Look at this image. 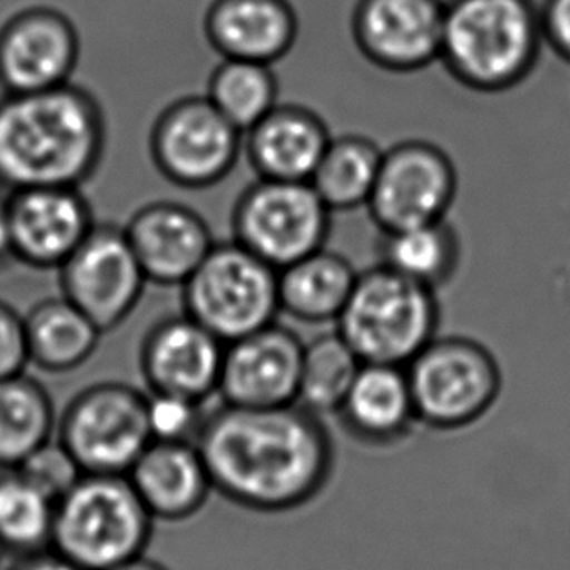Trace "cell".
I'll return each instance as SVG.
<instances>
[{
	"mask_svg": "<svg viewBox=\"0 0 570 570\" xmlns=\"http://www.w3.org/2000/svg\"><path fill=\"white\" fill-rule=\"evenodd\" d=\"M214 491L261 514H285L317 500L331 483L336 450L323 416L302 404L206 412L196 442Z\"/></svg>",
	"mask_w": 570,
	"mask_h": 570,
	"instance_id": "6da1fadb",
	"label": "cell"
},
{
	"mask_svg": "<svg viewBox=\"0 0 570 570\" xmlns=\"http://www.w3.org/2000/svg\"><path fill=\"white\" fill-rule=\"evenodd\" d=\"M108 127L75 82L0 95V186L9 191L88 183L102 165Z\"/></svg>",
	"mask_w": 570,
	"mask_h": 570,
	"instance_id": "7a4b0ae2",
	"label": "cell"
},
{
	"mask_svg": "<svg viewBox=\"0 0 570 570\" xmlns=\"http://www.w3.org/2000/svg\"><path fill=\"white\" fill-rule=\"evenodd\" d=\"M543 48L531 0H450L438 63L458 85L502 95L530 77Z\"/></svg>",
	"mask_w": 570,
	"mask_h": 570,
	"instance_id": "3957f363",
	"label": "cell"
},
{
	"mask_svg": "<svg viewBox=\"0 0 570 570\" xmlns=\"http://www.w3.org/2000/svg\"><path fill=\"white\" fill-rule=\"evenodd\" d=\"M436 289L377 264L357 274L334 328L364 364L406 365L438 336Z\"/></svg>",
	"mask_w": 570,
	"mask_h": 570,
	"instance_id": "277c9868",
	"label": "cell"
},
{
	"mask_svg": "<svg viewBox=\"0 0 570 570\" xmlns=\"http://www.w3.org/2000/svg\"><path fill=\"white\" fill-rule=\"evenodd\" d=\"M155 518L127 475L82 473L56 502L51 549L85 570H108L145 553Z\"/></svg>",
	"mask_w": 570,
	"mask_h": 570,
	"instance_id": "5b68a950",
	"label": "cell"
},
{
	"mask_svg": "<svg viewBox=\"0 0 570 570\" xmlns=\"http://www.w3.org/2000/svg\"><path fill=\"white\" fill-rule=\"evenodd\" d=\"M420 426L460 432L499 403L504 377L499 360L483 342L440 336L404 365Z\"/></svg>",
	"mask_w": 570,
	"mask_h": 570,
	"instance_id": "8992f818",
	"label": "cell"
},
{
	"mask_svg": "<svg viewBox=\"0 0 570 570\" xmlns=\"http://www.w3.org/2000/svg\"><path fill=\"white\" fill-rule=\"evenodd\" d=\"M184 313L223 344L276 323L277 269L237 240L215 243L183 285Z\"/></svg>",
	"mask_w": 570,
	"mask_h": 570,
	"instance_id": "52a82bcc",
	"label": "cell"
},
{
	"mask_svg": "<svg viewBox=\"0 0 570 570\" xmlns=\"http://www.w3.org/2000/svg\"><path fill=\"white\" fill-rule=\"evenodd\" d=\"M56 434L82 473L127 475L153 442L147 395L119 381L95 383L65 406Z\"/></svg>",
	"mask_w": 570,
	"mask_h": 570,
	"instance_id": "ba28073f",
	"label": "cell"
},
{
	"mask_svg": "<svg viewBox=\"0 0 570 570\" xmlns=\"http://www.w3.org/2000/svg\"><path fill=\"white\" fill-rule=\"evenodd\" d=\"M331 222L333 212L309 183L258 178L235 204L233 240L282 269L325 248Z\"/></svg>",
	"mask_w": 570,
	"mask_h": 570,
	"instance_id": "9c48e42d",
	"label": "cell"
},
{
	"mask_svg": "<svg viewBox=\"0 0 570 570\" xmlns=\"http://www.w3.org/2000/svg\"><path fill=\"white\" fill-rule=\"evenodd\" d=\"M243 141V131L207 96H184L155 119L149 151L168 183L186 190H204L230 175Z\"/></svg>",
	"mask_w": 570,
	"mask_h": 570,
	"instance_id": "30bf717a",
	"label": "cell"
},
{
	"mask_svg": "<svg viewBox=\"0 0 570 570\" xmlns=\"http://www.w3.org/2000/svg\"><path fill=\"white\" fill-rule=\"evenodd\" d=\"M460 175L450 153L426 139H404L381 157L367 212L380 233L442 222L452 212Z\"/></svg>",
	"mask_w": 570,
	"mask_h": 570,
	"instance_id": "8fae6325",
	"label": "cell"
},
{
	"mask_svg": "<svg viewBox=\"0 0 570 570\" xmlns=\"http://www.w3.org/2000/svg\"><path fill=\"white\" fill-rule=\"evenodd\" d=\"M59 279L61 295L102 333H110L131 315L149 282L126 230L100 223L59 268Z\"/></svg>",
	"mask_w": 570,
	"mask_h": 570,
	"instance_id": "7c38bea8",
	"label": "cell"
},
{
	"mask_svg": "<svg viewBox=\"0 0 570 570\" xmlns=\"http://www.w3.org/2000/svg\"><path fill=\"white\" fill-rule=\"evenodd\" d=\"M444 20V0H356L350 33L375 69L411 75L438 63Z\"/></svg>",
	"mask_w": 570,
	"mask_h": 570,
	"instance_id": "4fadbf2b",
	"label": "cell"
},
{
	"mask_svg": "<svg viewBox=\"0 0 570 570\" xmlns=\"http://www.w3.org/2000/svg\"><path fill=\"white\" fill-rule=\"evenodd\" d=\"M80 59L77 26L63 10L36 4L0 26L2 92H36L71 82Z\"/></svg>",
	"mask_w": 570,
	"mask_h": 570,
	"instance_id": "5bb4252c",
	"label": "cell"
},
{
	"mask_svg": "<svg viewBox=\"0 0 570 570\" xmlns=\"http://www.w3.org/2000/svg\"><path fill=\"white\" fill-rule=\"evenodd\" d=\"M303 344L277 323L225 344L217 385L223 403L246 409L297 403Z\"/></svg>",
	"mask_w": 570,
	"mask_h": 570,
	"instance_id": "9a60e30c",
	"label": "cell"
},
{
	"mask_svg": "<svg viewBox=\"0 0 570 570\" xmlns=\"http://www.w3.org/2000/svg\"><path fill=\"white\" fill-rule=\"evenodd\" d=\"M95 214L77 186H40L10 191L14 261L59 269L95 229Z\"/></svg>",
	"mask_w": 570,
	"mask_h": 570,
	"instance_id": "2e32d148",
	"label": "cell"
},
{
	"mask_svg": "<svg viewBox=\"0 0 570 570\" xmlns=\"http://www.w3.org/2000/svg\"><path fill=\"white\" fill-rule=\"evenodd\" d=\"M223 344L190 315H175L147 331L139 352V367L149 391L175 393L206 401L217 393Z\"/></svg>",
	"mask_w": 570,
	"mask_h": 570,
	"instance_id": "e0dca14e",
	"label": "cell"
},
{
	"mask_svg": "<svg viewBox=\"0 0 570 570\" xmlns=\"http://www.w3.org/2000/svg\"><path fill=\"white\" fill-rule=\"evenodd\" d=\"M124 230L153 284L183 287L215 246L206 219L191 207L168 199L137 209Z\"/></svg>",
	"mask_w": 570,
	"mask_h": 570,
	"instance_id": "ac0fdd59",
	"label": "cell"
},
{
	"mask_svg": "<svg viewBox=\"0 0 570 570\" xmlns=\"http://www.w3.org/2000/svg\"><path fill=\"white\" fill-rule=\"evenodd\" d=\"M334 419L350 440L365 448L403 444L420 426L406 367L362 365Z\"/></svg>",
	"mask_w": 570,
	"mask_h": 570,
	"instance_id": "d6986e66",
	"label": "cell"
},
{
	"mask_svg": "<svg viewBox=\"0 0 570 570\" xmlns=\"http://www.w3.org/2000/svg\"><path fill=\"white\" fill-rule=\"evenodd\" d=\"M204 33L222 59L274 65L297 43L299 17L292 0H212Z\"/></svg>",
	"mask_w": 570,
	"mask_h": 570,
	"instance_id": "ffe728a7",
	"label": "cell"
},
{
	"mask_svg": "<svg viewBox=\"0 0 570 570\" xmlns=\"http://www.w3.org/2000/svg\"><path fill=\"white\" fill-rule=\"evenodd\" d=\"M333 135L317 111L277 104L245 134L243 149L258 178L309 183Z\"/></svg>",
	"mask_w": 570,
	"mask_h": 570,
	"instance_id": "44dd1931",
	"label": "cell"
},
{
	"mask_svg": "<svg viewBox=\"0 0 570 570\" xmlns=\"http://www.w3.org/2000/svg\"><path fill=\"white\" fill-rule=\"evenodd\" d=\"M145 508L155 520L183 522L204 508L214 484L194 442L153 440L127 471Z\"/></svg>",
	"mask_w": 570,
	"mask_h": 570,
	"instance_id": "7402d4cb",
	"label": "cell"
},
{
	"mask_svg": "<svg viewBox=\"0 0 570 570\" xmlns=\"http://www.w3.org/2000/svg\"><path fill=\"white\" fill-rule=\"evenodd\" d=\"M357 272L342 254L318 248L277 269L279 309L305 325H334L356 285Z\"/></svg>",
	"mask_w": 570,
	"mask_h": 570,
	"instance_id": "603a6c76",
	"label": "cell"
},
{
	"mask_svg": "<svg viewBox=\"0 0 570 570\" xmlns=\"http://www.w3.org/2000/svg\"><path fill=\"white\" fill-rule=\"evenodd\" d=\"M24 323L30 364L48 373L72 372L87 364L104 334L63 295L36 303Z\"/></svg>",
	"mask_w": 570,
	"mask_h": 570,
	"instance_id": "cb8c5ba5",
	"label": "cell"
},
{
	"mask_svg": "<svg viewBox=\"0 0 570 570\" xmlns=\"http://www.w3.org/2000/svg\"><path fill=\"white\" fill-rule=\"evenodd\" d=\"M377 256V264L438 292L458 274L463 248L458 230L442 219L380 233Z\"/></svg>",
	"mask_w": 570,
	"mask_h": 570,
	"instance_id": "d4e9b609",
	"label": "cell"
},
{
	"mask_svg": "<svg viewBox=\"0 0 570 570\" xmlns=\"http://www.w3.org/2000/svg\"><path fill=\"white\" fill-rule=\"evenodd\" d=\"M56 430V406L40 381L26 372L0 380V469L20 468Z\"/></svg>",
	"mask_w": 570,
	"mask_h": 570,
	"instance_id": "484cf974",
	"label": "cell"
},
{
	"mask_svg": "<svg viewBox=\"0 0 570 570\" xmlns=\"http://www.w3.org/2000/svg\"><path fill=\"white\" fill-rule=\"evenodd\" d=\"M383 149L365 135L333 137L309 178L313 190L331 212L367 206L380 173Z\"/></svg>",
	"mask_w": 570,
	"mask_h": 570,
	"instance_id": "4316f807",
	"label": "cell"
},
{
	"mask_svg": "<svg viewBox=\"0 0 570 570\" xmlns=\"http://www.w3.org/2000/svg\"><path fill=\"white\" fill-rule=\"evenodd\" d=\"M56 502L20 469H0V543L7 553L51 549Z\"/></svg>",
	"mask_w": 570,
	"mask_h": 570,
	"instance_id": "83f0119b",
	"label": "cell"
},
{
	"mask_svg": "<svg viewBox=\"0 0 570 570\" xmlns=\"http://www.w3.org/2000/svg\"><path fill=\"white\" fill-rule=\"evenodd\" d=\"M362 365L336 328L305 342L297 404L318 416H334Z\"/></svg>",
	"mask_w": 570,
	"mask_h": 570,
	"instance_id": "f1b7e54d",
	"label": "cell"
},
{
	"mask_svg": "<svg viewBox=\"0 0 570 570\" xmlns=\"http://www.w3.org/2000/svg\"><path fill=\"white\" fill-rule=\"evenodd\" d=\"M279 82L272 65L223 59L207 80L206 96L243 135L277 106Z\"/></svg>",
	"mask_w": 570,
	"mask_h": 570,
	"instance_id": "f546056e",
	"label": "cell"
},
{
	"mask_svg": "<svg viewBox=\"0 0 570 570\" xmlns=\"http://www.w3.org/2000/svg\"><path fill=\"white\" fill-rule=\"evenodd\" d=\"M206 412L202 401L175 393L147 395V422L153 440L159 442H196Z\"/></svg>",
	"mask_w": 570,
	"mask_h": 570,
	"instance_id": "4dcf8cb0",
	"label": "cell"
},
{
	"mask_svg": "<svg viewBox=\"0 0 570 570\" xmlns=\"http://www.w3.org/2000/svg\"><path fill=\"white\" fill-rule=\"evenodd\" d=\"M17 469L56 500L61 499L82 475L79 463L57 438H51Z\"/></svg>",
	"mask_w": 570,
	"mask_h": 570,
	"instance_id": "1f68e13d",
	"label": "cell"
},
{
	"mask_svg": "<svg viewBox=\"0 0 570 570\" xmlns=\"http://www.w3.org/2000/svg\"><path fill=\"white\" fill-rule=\"evenodd\" d=\"M28 364L24 315L0 299V380L24 373Z\"/></svg>",
	"mask_w": 570,
	"mask_h": 570,
	"instance_id": "d6a6232c",
	"label": "cell"
},
{
	"mask_svg": "<svg viewBox=\"0 0 570 570\" xmlns=\"http://www.w3.org/2000/svg\"><path fill=\"white\" fill-rule=\"evenodd\" d=\"M538 17L543 46L570 65V0H543Z\"/></svg>",
	"mask_w": 570,
	"mask_h": 570,
	"instance_id": "836d02e7",
	"label": "cell"
},
{
	"mask_svg": "<svg viewBox=\"0 0 570 570\" xmlns=\"http://www.w3.org/2000/svg\"><path fill=\"white\" fill-rule=\"evenodd\" d=\"M9 570H85L79 564L69 561L63 554L53 549H43L38 553L20 554L17 561L10 564Z\"/></svg>",
	"mask_w": 570,
	"mask_h": 570,
	"instance_id": "e575fe53",
	"label": "cell"
},
{
	"mask_svg": "<svg viewBox=\"0 0 570 570\" xmlns=\"http://www.w3.org/2000/svg\"><path fill=\"white\" fill-rule=\"evenodd\" d=\"M14 261L10 227V191L0 186V264Z\"/></svg>",
	"mask_w": 570,
	"mask_h": 570,
	"instance_id": "d590c367",
	"label": "cell"
},
{
	"mask_svg": "<svg viewBox=\"0 0 570 570\" xmlns=\"http://www.w3.org/2000/svg\"><path fill=\"white\" fill-rule=\"evenodd\" d=\"M108 570H170L168 567H165L163 562L155 561V559H149V557H145V554H137L134 559H129L126 562H119L116 567H111Z\"/></svg>",
	"mask_w": 570,
	"mask_h": 570,
	"instance_id": "8d00e7d4",
	"label": "cell"
},
{
	"mask_svg": "<svg viewBox=\"0 0 570 570\" xmlns=\"http://www.w3.org/2000/svg\"><path fill=\"white\" fill-rule=\"evenodd\" d=\"M7 549H4V547H2V543H0V562L4 561V557H7Z\"/></svg>",
	"mask_w": 570,
	"mask_h": 570,
	"instance_id": "74e56055",
	"label": "cell"
}]
</instances>
